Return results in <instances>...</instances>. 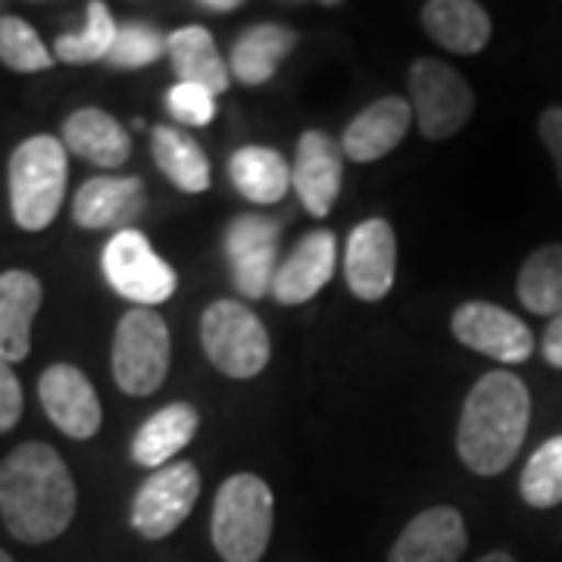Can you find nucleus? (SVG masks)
Listing matches in <instances>:
<instances>
[{
	"label": "nucleus",
	"instance_id": "4",
	"mask_svg": "<svg viewBox=\"0 0 562 562\" xmlns=\"http://www.w3.org/2000/svg\"><path fill=\"white\" fill-rule=\"evenodd\" d=\"M66 144L50 135L25 138L10 157V210L25 232H44L66 198Z\"/></svg>",
	"mask_w": 562,
	"mask_h": 562
},
{
	"label": "nucleus",
	"instance_id": "9",
	"mask_svg": "<svg viewBox=\"0 0 562 562\" xmlns=\"http://www.w3.org/2000/svg\"><path fill=\"white\" fill-rule=\"evenodd\" d=\"M201 497V472L188 460L169 462L140 484L132 501V528L147 541H162L179 528Z\"/></svg>",
	"mask_w": 562,
	"mask_h": 562
},
{
	"label": "nucleus",
	"instance_id": "24",
	"mask_svg": "<svg viewBox=\"0 0 562 562\" xmlns=\"http://www.w3.org/2000/svg\"><path fill=\"white\" fill-rule=\"evenodd\" d=\"M166 57L172 63L176 79L184 85H201L210 94H222L228 91V63L222 60L220 47L213 35L203 25H184L169 35V47Z\"/></svg>",
	"mask_w": 562,
	"mask_h": 562
},
{
	"label": "nucleus",
	"instance_id": "1",
	"mask_svg": "<svg viewBox=\"0 0 562 562\" xmlns=\"http://www.w3.org/2000/svg\"><path fill=\"white\" fill-rule=\"evenodd\" d=\"M79 491L50 443H20L0 462V519L22 543L60 538L76 516Z\"/></svg>",
	"mask_w": 562,
	"mask_h": 562
},
{
	"label": "nucleus",
	"instance_id": "22",
	"mask_svg": "<svg viewBox=\"0 0 562 562\" xmlns=\"http://www.w3.org/2000/svg\"><path fill=\"white\" fill-rule=\"evenodd\" d=\"M198 428H201V413L191 403H169L138 428L132 441V460L157 472L194 441Z\"/></svg>",
	"mask_w": 562,
	"mask_h": 562
},
{
	"label": "nucleus",
	"instance_id": "11",
	"mask_svg": "<svg viewBox=\"0 0 562 562\" xmlns=\"http://www.w3.org/2000/svg\"><path fill=\"white\" fill-rule=\"evenodd\" d=\"M225 257L232 266V281L244 297L260 301L272 294L279 272V225L260 216L244 213L225 228Z\"/></svg>",
	"mask_w": 562,
	"mask_h": 562
},
{
	"label": "nucleus",
	"instance_id": "26",
	"mask_svg": "<svg viewBox=\"0 0 562 562\" xmlns=\"http://www.w3.org/2000/svg\"><path fill=\"white\" fill-rule=\"evenodd\" d=\"M150 150L160 172L184 194H201L210 188V160L203 147L176 125H154Z\"/></svg>",
	"mask_w": 562,
	"mask_h": 562
},
{
	"label": "nucleus",
	"instance_id": "25",
	"mask_svg": "<svg viewBox=\"0 0 562 562\" xmlns=\"http://www.w3.org/2000/svg\"><path fill=\"white\" fill-rule=\"evenodd\" d=\"M228 179L238 188L244 201L257 203V206H272L294 188L291 162L284 160L279 150L260 147V144H247L232 154Z\"/></svg>",
	"mask_w": 562,
	"mask_h": 562
},
{
	"label": "nucleus",
	"instance_id": "37",
	"mask_svg": "<svg viewBox=\"0 0 562 562\" xmlns=\"http://www.w3.org/2000/svg\"><path fill=\"white\" fill-rule=\"evenodd\" d=\"M479 562H516V557H509V553L497 550V553H487V557H482Z\"/></svg>",
	"mask_w": 562,
	"mask_h": 562
},
{
	"label": "nucleus",
	"instance_id": "5",
	"mask_svg": "<svg viewBox=\"0 0 562 562\" xmlns=\"http://www.w3.org/2000/svg\"><path fill=\"white\" fill-rule=\"evenodd\" d=\"M201 344L210 362L228 379H254L269 362V331L254 310L238 301H216L203 310Z\"/></svg>",
	"mask_w": 562,
	"mask_h": 562
},
{
	"label": "nucleus",
	"instance_id": "35",
	"mask_svg": "<svg viewBox=\"0 0 562 562\" xmlns=\"http://www.w3.org/2000/svg\"><path fill=\"white\" fill-rule=\"evenodd\" d=\"M541 353L553 369H562V313L553 316L550 325H547V331H543L541 338Z\"/></svg>",
	"mask_w": 562,
	"mask_h": 562
},
{
	"label": "nucleus",
	"instance_id": "2",
	"mask_svg": "<svg viewBox=\"0 0 562 562\" xmlns=\"http://www.w3.org/2000/svg\"><path fill=\"white\" fill-rule=\"evenodd\" d=\"M531 422V394L519 375L494 369L462 403L457 450L475 475H501L519 457Z\"/></svg>",
	"mask_w": 562,
	"mask_h": 562
},
{
	"label": "nucleus",
	"instance_id": "6",
	"mask_svg": "<svg viewBox=\"0 0 562 562\" xmlns=\"http://www.w3.org/2000/svg\"><path fill=\"white\" fill-rule=\"evenodd\" d=\"M169 360L172 341L160 313L140 306L125 313L113 338V379L120 391L132 397L154 394L169 375Z\"/></svg>",
	"mask_w": 562,
	"mask_h": 562
},
{
	"label": "nucleus",
	"instance_id": "10",
	"mask_svg": "<svg viewBox=\"0 0 562 562\" xmlns=\"http://www.w3.org/2000/svg\"><path fill=\"white\" fill-rule=\"evenodd\" d=\"M450 331L462 347L509 366L528 362L535 353L531 328L516 313L503 310L497 303L469 301L457 306L450 316Z\"/></svg>",
	"mask_w": 562,
	"mask_h": 562
},
{
	"label": "nucleus",
	"instance_id": "18",
	"mask_svg": "<svg viewBox=\"0 0 562 562\" xmlns=\"http://www.w3.org/2000/svg\"><path fill=\"white\" fill-rule=\"evenodd\" d=\"M413 116V103L403 98H382V101L369 103L357 120L344 128L341 150L344 157L353 162H375L387 157L409 132Z\"/></svg>",
	"mask_w": 562,
	"mask_h": 562
},
{
	"label": "nucleus",
	"instance_id": "21",
	"mask_svg": "<svg viewBox=\"0 0 562 562\" xmlns=\"http://www.w3.org/2000/svg\"><path fill=\"white\" fill-rule=\"evenodd\" d=\"M63 144L69 154L103 169H120L132 157V138L122 128V122L98 106L76 110L63 122Z\"/></svg>",
	"mask_w": 562,
	"mask_h": 562
},
{
	"label": "nucleus",
	"instance_id": "23",
	"mask_svg": "<svg viewBox=\"0 0 562 562\" xmlns=\"http://www.w3.org/2000/svg\"><path fill=\"white\" fill-rule=\"evenodd\" d=\"M297 47V32L281 22H260L241 32L228 54V72L241 85H266L279 72L281 60Z\"/></svg>",
	"mask_w": 562,
	"mask_h": 562
},
{
	"label": "nucleus",
	"instance_id": "3",
	"mask_svg": "<svg viewBox=\"0 0 562 562\" xmlns=\"http://www.w3.org/2000/svg\"><path fill=\"white\" fill-rule=\"evenodd\" d=\"M276 501L260 475L238 472L213 503V547L225 562H260L272 541Z\"/></svg>",
	"mask_w": 562,
	"mask_h": 562
},
{
	"label": "nucleus",
	"instance_id": "7",
	"mask_svg": "<svg viewBox=\"0 0 562 562\" xmlns=\"http://www.w3.org/2000/svg\"><path fill=\"white\" fill-rule=\"evenodd\" d=\"M409 98L419 132L428 140L453 138L475 113V91L450 63L422 57L409 69Z\"/></svg>",
	"mask_w": 562,
	"mask_h": 562
},
{
	"label": "nucleus",
	"instance_id": "8",
	"mask_svg": "<svg viewBox=\"0 0 562 562\" xmlns=\"http://www.w3.org/2000/svg\"><path fill=\"white\" fill-rule=\"evenodd\" d=\"M101 266L110 288L140 310H154L157 303H166L179 288L176 269L154 254V247L138 228L116 232L103 247Z\"/></svg>",
	"mask_w": 562,
	"mask_h": 562
},
{
	"label": "nucleus",
	"instance_id": "29",
	"mask_svg": "<svg viewBox=\"0 0 562 562\" xmlns=\"http://www.w3.org/2000/svg\"><path fill=\"white\" fill-rule=\"evenodd\" d=\"M519 494L535 509H553L562 503V435L543 441L525 462Z\"/></svg>",
	"mask_w": 562,
	"mask_h": 562
},
{
	"label": "nucleus",
	"instance_id": "34",
	"mask_svg": "<svg viewBox=\"0 0 562 562\" xmlns=\"http://www.w3.org/2000/svg\"><path fill=\"white\" fill-rule=\"evenodd\" d=\"M538 132H541L543 147L550 150L553 166H557V179L562 188V106H550L543 110L541 122H538Z\"/></svg>",
	"mask_w": 562,
	"mask_h": 562
},
{
	"label": "nucleus",
	"instance_id": "38",
	"mask_svg": "<svg viewBox=\"0 0 562 562\" xmlns=\"http://www.w3.org/2000/svg\"><path fill=\"white\" fill-rule=\"evenodd\" d=\"M0 562H16V560H13L10 553H3V550H0Z\"/></svg>",
	"mask_w": 562,
	"mask_h": 562
},
{
	"label": "nucleus",
	"instance_id": "19",
	"mask_svg": "<svg viewBox=\"0 0 562 562\" xmlns=\"http://www.w3.org/2000/svg\"><path fill=\"white\" fill-rule=\"evenodd\" d=\"M38 276L25 269H7L0 276V360L22 362L32 353V322L38 316Z\"/></svg>",
	"mask_w": 562,
	"mask_h": 562
},
{
	"label": "nucleus",
	"instance_id": "31",
	"mask_svg": "<svg viewBox=\"0 0 562 562\" xmlns=\"http://www.w3.org/2000/svg\"><path fill=\"white\" fill-rule=\"evenodd\" d=\"M169 47V35H162L157 25L140 20L122 22L113 50L106 57V66L113 69H144L150 63H157Z\"/></svg>",
	"mask_w": 562,
	"mask_h": 562
},
{
	"label": "nucleus",
	"instance_id": "28",
	"mask_svg": "<svg viewBox=\"0 0 562 562\" xmlns=\"http://www.w3.org/2000/svg\"><path fill=\"white\" fill-rule=\"evenodd\" d=\"M120 32V22L113 20L110 7L101 0L88 3V20L81 32L72 35H60L54 44V57L60 63H72V66H88V63H106L113 41Z\"/></svg>",
	"mask_w": 562,
	"mask_h": 562
},
{
	"label": "nucleus",
	"instance_id": "39",
	"mask_svg": "<svg viewBox=\"0 0 562 562\" xmlns=\"http://www.w3.org/2000/svg\"><path fill=\"white\" fill-rule=\"evenodd\" d=\"M0 16H3V7H0Z\"/></svg>",
	"mask_w": 562,
	"mask_h": 562
},
{
	"label": "nucleus",
	"instance_id": "17",
	"mask_svg": "<svg viewBox=\"0 0 562 562\" xmlns=\"http://www.w3.org/2000/svg\"><path fill=\"white\" fill-rule=\"evenodd\" d=\"M469 547L465 522L453 506L419 513L394 541L387 562H460Z\"/></svg>",
	"mask_w": 562,
	"mask_h": 562
},
{
	"label": "nucleus",
	"instance_id": "16",
	"mask_svg": "<svg viewBox=\"0 0 562 562\" xmlns=\"http://www.w3.org/2000/svg\"><path fill=\"white\" fill-rule=\"evenodd\" d=\"M147 206V191L138 176H101L88 179L72 201V220L88 232H125Z\"/></svg>",
	"mask_w": 562,
	"mask_h": 562
},
{
	"label": "nucleus",
	"instance_id": "15",
	"mask_svg": "<svg viewBox=\"0 0 562 562\" xmlns=\"http://www.w3.org/2000/svg\"><path fill=\"white\" fill-rule=\"evenodd\" d=\"M335 266H338V238L328 228H316L303 235L276 272L272 297L284 306H301L313 301L331 281Z\"/></svg>",
	"mask_w": 562,
	"mask_h": 562
},
{
	"label": "nucleus",
	"instance_id": "14",
	"mask_svg": "<svg viewBox=\"0 0 562 562\" xmlns=\"http://www.w3.org/2000/svg\"><path fill=\"white\" fill-rule=\"evenodd\" d=\"M291 181L310 216H328L344 184V150L325 132H303L291 162Z\"/></svg>",
	"mask_w": 562,
	"mask_h": 562
},
{
	"label": "nucleus",
	"instance_id": "27",
	"mask_svg": "<svg viewBox=\"0 0 562 562\" xmlns=\"http://www.w3.org/2000/svg\"><path fill=\"white\" fill-rule=\"evenodd\" d=\"M516 294L535 316L562 313V244H543L519 269Z\"/></svg>",
	"mask_w": 562,
	"mask_h": 562
},
{
	"label": "nucleus",
	"instance_id": "30",
	"mask_svg": "<svg viewBox=\"0 0 562 562\" xmlns=\"http://www.w3.org/2000/svg\"><path fill=\"white\" fill-rule=\"evenodd\" d=\"M50 47L38 38V32L13 13L0 16V63L13 72H44L54 66Z\"/></svg>",
	"mask_w": 562,
	"mask_h": 562
},
{
	"label": "nucleus",
	"instance_id": "13",
	"mask_svg": "<svg viewBox=\"0 0 562 562\" xmlns=\"http://www.w3.org/2000/svg\"><path fill=\"white\" fill-rule=\"evenodd\" d=\"M38 397L47 419L54 422L63 435H69L76 441H88L101 431L103 409L98 391L76 366H69V362L50 366L41 375Z\"/></svg>",
	"mask_w": 562,
	"mask_h": 562
},
{
	"label": "nucleus",
	"instance_id": "32",
	"mask_svg": "<svg viewBox=\"0 0 562 562\" xmlns=\"http://www.w3.org/2000/svg\"><path fill=\"white\" fill-rule=\"evenodd\" d=\"M166 110L179 125L203 128L216 120V94H210L201 85L176 81V88H169V94H166Z\"/></svg>",
	"mask_w": 562,
	"mask_h": 562
},
{
	"label": "nucleus",
	"instance_id": "33",
	"mask_svg": "<svg viewBox=\"0 0 562 562\" xmlns=\"http://www.w3.org/2000/svg\"><path fill=\"white\" fill-rule=\"evenodd\" d=\"M22 416V384L13 366L0 360V435L10 431Z\"/></svg>",
	"mask_w": 562,
	"mask_h": 562
},
{
	"label": "nucleus",
	"instance_id": "12",
	"mask_svg": "<svg viewBox=\"0 0 562 562\" xmlns=\"http://www.w3.org/2000/svg\"><path fill=\"white\" fill-rule=\"evenodd\" d=\"M397 276V235L387 220L360 222L344 250V279L353 297L366 303L384 301Z\"/></svg>",
	"mask_w": 562,
	"mask_h": 562
},
{
	"label": "nucleus",
	"instance_id": "20",
	"mask_svg": "<svg viewBox=\"0 0 562 562\" xmlns=\"http://www.w3.org/2000/svg\"><path fill=\"white\" fill-rule=\"evenodd\" d=\"M422 25L428 38L450 54H482L491 41V16L475 0H431L422 7Z\"/></svg>",
	"mask_w": 562,
	"mask_h": 562
},
{
	"label": "nucleus",
	"instance_id": "36",
	"mask_svg": "<svg viewBox=\"0 0 562 562\" xmlns=\"http://www.w3.org/2000/svg\"><path fill=\"white\" fill-rule=\"evenodd\" d=\"M241 3L238 0H203L201 10L203 13H232V10H238Z\"/></svg>",
	"mask_w": 562,
	"mask_h": 562
}]
</instances>
